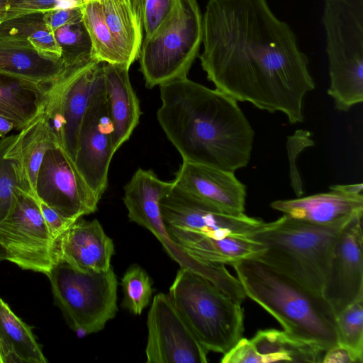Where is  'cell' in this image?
I'll use <instances>...</instances> for the list:
<instances>
[{"instance_id":"1","label":"cell","mask_w":363,"mask_h":363,"mask_svg":"<svg viewBox=\"0 0 363 363\" xmlns=\"http://www.w3.org/2000/svg\"><path fill=\"white\" fill-rule=\"evenodd\" d=\"M201 64L216 89L237 101L303 121L315 89L308 59L267 0H208L202 17Z\"/></svg>"},{"instance_id":"2","label":"cell","mask_w":363,"mask_h":363,"mask_svg":"<svg viewBox=\"0 0 363 363\" xmlns=\"http://www.w3.org/2000/svg\"><path fill=\"white\" fill-rule=\"evenodd\" d=\"M160 91L157 121L184 162L232 172L247 166L255 131L235 99L187 77Z\"/></svg>"},{"instance_id":"3","label":"cell","mask_w":363,"mask_h":363,"mask_svg":"<svg viewBox=\"0 0 363 363\" xmlns=\"http://www.w3.org/2000/svg\"><path fill=\"white\" fill-rule=\"evenodd\" d=\"M233 267L246 296L271 314L285 332L325 351L338 345L336 315L322 295L256 257Z\"/></svg>"},{"instance_id":"4","label":"cell","mask_w":363,"mask_h":363,"mask_svg":"<svg viewBox=\"0 0 363 363\" xmlns=\"http://www.w3.org/2000/svg\"><path fill=\"white\" fill-rule=\"evenodd\" d=\"M354 217L318 225L284 214L274 221L263 222L247 237L265 247L256 258L322 295L335 242Z\"/></svg>"},{"instance_id":"5","label":"cell","mask_w":363,"mask_h":363,"mask_svg":"<svg viewBox=\"0 0 363 363\" xmlns=\"http://www.w3.org/2000/svg\"><path fill=\"white\" fill-rule=\"evenodd\" d=\"M169 296L199 343L208 351L225 354L242 337L244 312L212 282L180 267Z\"/></svg>"},{"instance_id":"6","label":"cell","mask_w":363,"mask_h":363,"mask_svg":"<svg viewBox=\"0 0 363 363\" xmlns=\"http://www.w3.org/2000/svg\"><path fill=\"white\" fill-rule=\"evenodd\" d=\"M330 86L335 108L348 111L363 101V0H324Z\"/></svg>"},{"instance_id":"7","label":"cell","mask_w":363,"mask_h":363,"mask_svg":"<svg viewBox=\"0 0 363 363\" xmlns=\"http://www.w3.org/2000/svg\"><path fill=\"white\" fill-rule=\"evenodd\" d=\"M202 43V16L197 0H179L171 16L143 39L140 70L152 89L186 77Z\"/></svg>"},{"instance_id":"8","label":"cell","mask_w":363,"mask_h":363,"mask_svg":"<svg viewBox=\"0 0 363 363\" xmlns=\"http://www.w3.org/2000/svg\"><path fill=\"white\" fill-rule=\"evenodd\" d=\"M55 304L78 335L97 333L118 311V280L106 272H81L59 262L48 274Z\"/></svg>"},{"instance_id":"9","label":"cell","mask_w":363,"mask_h":363,"mask_svg":"<svg viewBox=\"0 0 363 363\" xmlns=\"http://www.w3.org/2000/svg\"><path fill=\"white\" fill-rule=\"evenodd\" d=\"M57 241L48 228L37 198L17 189L12 210L0 223V245L6 260L48 276L58 263Z\"/></svg>"},{"instance_id":"10","label":"cell","mask_w":363,"mask_h":363,"mask_svg":"<svg viewBox=\"0 0 363 363\" xmlns=\"http://www.w3.org/2000/svg\"><path fill=\"white\" fill-rule=\"evenodd\" d=\"M103 64L94 60L66 70L52 84L43 109L56 141L74 162L82 120L104 78Z\"/></svg>"},{"instance_id":"11","label":"cell","mask_w":363,"mask_h":363,"mask_svg":"<svg viewBox=\"0 0 363 363\" xmlns=\"http://www.w3.org/2000/svg\"><path fill=\"white\" fill-rule=\"evenodd\" d=\"M160 208L166 227L196 236L247 237L263 223L262 220L245 213L233 215L222 211L174 182L170 191L161 199Z\"/></svg>"},{"instance_id":"12","label":"cell","mask_w":363,"mask_h":363,"mask_svg":"<svg viewBox=\"0 0 363 363\" xmlns=\"http://www.w3.org/2000/svg\"><path fill=\"white\" fill-rule=\"evenodd\" d=\"M113 124L108 113L104 78L92 94L82 120L77 138L74 165L100 200L108 186V174L116 152Z\"/></svg>"},{"instance_id":"13","label":"cell","mask_w":363,"mask_h":363,"mask_svg":"<svg viewBox=\"0 0 363 363\" xmlns=\"http://www.w3.org/2000/svg\"><path fill=\"white\" fill-rule=\"evenodd\" d=\"M147 363H206L208 352L199 343L168 294L154 296L147 316Z\"/></svg>"},{"instance_id":"14","label":"cell","mask_w":363,"mask_h":363,"mask_svg":"<svg viewBox=\"0 0 363 363\" xmlns=\"http://www.w3.org/2000/svg\"><path fill=\"white\" fill-rule=\"evenodd\" d=\"M35 196L62 216L74 220L94 213L99 202L74 161L59 145L45 155L37 175Z\"/></svg>"},{"instance_id":"15","label":"cell","mask_w":363,"mask_h":363,"mask_svg":"<svg viewBox=\"0 0 363 363\" xmlns=\"http://www.w3.org/2000/svg\"><path fill=\"white\" fill-rule=\"evenodd\" d=\"M173 184L159 179L152 170L139 168L125 186L123 200L130 221L150 230L180 267L194 270L197 262L172 241L160 211V201Z\"/></svg>"},{"instance_id":"16","label":"cell","mask_w":363,"mask_h":363,"mask_svg":"<svg viewBox=\"0 0 363 363\" xmlns=\"http://www.w3.org/2000/svg\"><path fill=\"white\" fill-rule=\"evenodd\" d=\"M362 216L346 225L333 248L322 295L336 315L363 296Z\"/></svg>"},{"instance_id":"17","label":"cell","mask_w":363,"mask_h":363,"mask_svg":"<svg viewBox=\"0 0 363 363\" xmlns=\"http://www.w3.org/2000/svg\"><path fill=\"white\" fill-rule=\"evenodd\" d=\"M174 182L222 211L233 215L245 213L246 186L234 172L183 161Z\"/></svg>"},{"instance_id":"18","label":"cell","mask_w":363,"mask_h":363,"mask_svg":"<svg viewBox=\"0 0 363 363\" xmlns=\"http://www.w3.org/2000/svg\"><path fill=\"white\" fill-rule=\"evenodd\" d=\"M112 239L97 219L76 220L57 240L59 262L81 272H106L114 255Z\"/></svg>"},{"instance_id":"19","label":"cell","mask_w":363,"mask_h":363,"mask_svg":"<svg viewBox=\"0 0 363 363\" xmlns=\"http://www.w3.org/2000/svg\"><path fill=\"white\" fill-rule=\"evenodd\" d=\"M271 207L292 218L318 225H330L363 213V194L338 191L294 199L277 200Z\"/></svg>"},{"instance_id":"20","label":"cell","mask_w":363,"mask_h":363,"mask_svg":"<svg viewBox=\"0 0 363 363\" xmlns=\"http://www.w3.org/2000/svg\"><path fill=\"white\" fill-rule=\"evenodd\" d=\"M0 72L38 84H54L65 73L61 57L36 49L28 41L0 35Z\"/></svg>"},{"instance_id":"21","label":"cell","mask_w":363,"mask_h":363,"mask_svg":"<svg viewBox=\"0 0 363 363\" xmlns=\"http://www.w3.org/2000/svg\"><path fill=\"white\" fill-rule=\"evenodd\" d=\"M129 67L104 62V78L108 116L113 124V147L129 139L141 114L139 100L129 78Z\"/></svg>"},{"instance_id":"22","label":"cell","mask_w":363,"mask_h":363,"mask_svg":"<svg viewBox=\"0 0 363 363\" xmlns=\"http://www.w3.org/2000/svg\"><path fill=\"white\" fill-rule=\"evenodd\" d=\"M166 228L178 247L203 263L233 266L242 259L257 257L265 250L262 244L248 237L213 238L193 235L173 228Z\"/></svg>"},{"instance_id":"23","label":"cell","mask_w":363,"mask_h":363,"mask_svg":"<svg viewBox=\"0 0 363 363\" xmlns=\"http://www.w3.org/2000/svg\"><path fill=\"white\" fill-rule=\"evenodd\" d=\"M52 85L0 72V115L23 130L43 111Z\"/></svg>"},{"instance_id":"24","label":"cell","mask_w":363,"mask_h":363,"mask_svg":"<svg viewBox=\"0 0 363 363\" xmlns=\"http://www.w3.org/2000/svg\"><path fill=\"white\" fill-rule=\"evenodd\" d=\"M96 1L125 64L130 67L138 59L143 42V27L135 1Z\"/></svg>"},{"instance_id":"25","label":"cell","mask_w":363,"mask_h":363,"mask_svg":"<svg viewBox=\"0 0 363 363\" xmlns=\"http://www.w3.org/2000/svg\"><path fill=\"white\" fill-rule=\"evenodd\" d=\"M0 357L1 363H45L48 360L31 328L0 298Z\"/></svg>"},{"instance_id":"26","label":"cell","mask_w":363,"mask_h":363,"mask_svg":"<svg viewBox=\"0 0 363 363\" xmlns=\"http://www.w3.org/2000/svg\"><path fill=\"white\" fill-rule=\"evenodd\" d=\"M263 363L322 362L325 351L318 345L298 339L284 330H258L250 340Z\"/></svg>"},{"instance_id":"27","label":"cell","mask_w":363,"mask_h":363,"mask_svg":"<svg viewBox=\"0 0 363 363\" xmlns=\"http://www.w3.org/2000/svg\"><path fill=\"white\" fill-rule=\"evenodd\" d=\"M56 145L58 143L43 111L21 130L13 143L23 179L35 197L36 179L42 161L46 152Z\"/></svg>"},{"instance_id":"28","label":"cell","mask_w":363,"mask_h":363,"mask_svg":"<svg viewBox=\"0 0 363 363\" xmlns=\"http://www.w3.org/2000/svg\"><path fill=\"white\" fill-rule=\"evenodd\" d=\"M17 135H12L0 139V223L13 207L16 190L22 189L30 193L13 147ZM3 260H6V253L0 245V262Z\"/></svg>"},{"instance_id":"29","label":"cell","mask_w":363,"mask_h":363,"mask_svg":"<svg viewBox=\"0 0 363 363\" xmlns=\"http://www.w3.org/2000/svg\"><path fill=\"white\" fill-rule=\"evenodd\" d=\"M0 35L26 40L40 51L61 57L60 48L46 26L43 12L4 20L0 23Z\"/></svg>"},{"instance_id":"30","label":"cell","mask_w":363,"mask_h":363,"mask_svg":"<svg viewBox=\"0 0 363 363\" xmlns=\"http://www.w3.org/2000/svg\"><path fill=\"white\" fill-rule=\"evenodd\" d=\"M52 33L60 48L65 72L96 60L91 39L82 18L62 25Z\"/></svg>"},{"instance_id":"31","label":"cell","mask_w":363,"mask_h":363,"mask_svg":"<svg viewBox=\"0 0 363 363\" xmlns=\"http://www.w3.org/2000/svg\"><path fill=\"white\" fill-rule=\"evenodd\" d=\"M77 4L82 9V21L91 39L95 58L99 62L126 65L104 22L98 2L77 0Z\"/></svg>"},{"instance_id":"32","label":"cell","mask_w":363,"mask_h":363,"mask_svg":"<svg viewBox=\"0 0 363 363\" xmlns=\"http://www.w3.org/2000/svg\"><path fill=\"white\" fill-rule=\"evenodd\" d=\"M121 285L123 293L121 306L130 313L140 315L150 304L153 293L150 276L140 265L134 264L124 273Z\"/></svg>"},{"instance_id":"33","label":"cell","mask_w":363,"mask_h":363,"mask_svg":"<svg viewBox=\"0 0 363 363\" xmlns=\"http://www.w3.org/2000/svg\"><path fill=\"white\" fill-rule=\"evenodd\" d=\"M338 344L363 357V296L336 315Z\"/></svg>"},{"instance_id":"34","label":"cell","mask_w":363,"mask_h":363,"mask_svg":"<svg viewBox=\"0 0 363 363\" xmlns=\"http://www.w3.org/2000/svg\"><path fill=\"white\" fill-rule=\"evenodd\" d=\"M145 36L152 35L176 11L179 0H135Z\"/></svg>"},{"instance_id":"35","label":"cell","mask_w":363,"mask_h":363,"mask_svg":"<svg viewBox=\"0 0 363 363\" xmlns=\"http://www.w3.org/2000/svg\"><path fill=\"white\" fill-rule=\"evenodd\" d=\"M313 145L311 133L306 130H296L293 135L287 137L286 150L289 163L290 184L297 197H301L303 194V182L296 166L297 157L305 148Z\"/></svg>"},{"instance_id":"36","label":"cell","mask_w":363,"mask_h":363,"mask_svg":"<svg viewBox=\"0 0 363 363\" xmlns=\"http://www.w3.org/2000/svg\"><path fill=\"white\" fill-rule=\"evenodd\" d=\"M76 5L77 0H9L4 20L29 13H45Z\"/></svg>"},{"instance_id":"37","label":"cell","mask_w":363,"mask_h":363,"mask_svg":"<svg viewBox=\"0 0 363 363\" xmlns=\"http://www.w3.org/2000/svg\"><path fill=\"white\" fill-rule=\"evenodd\" d=\"M222 363H263L250 340L242 337L235 346L223 354Z\"/></svg>"},{"instance_id":"38","label":"cell","mask_w":363,"mask_h":363,"mask_svg":"<svg viewBox=\"0 0 363 363\" xmlns=\"http://www.w3.org/2000/svg\"><path fill=\"white\" fill-rule=\"evenodd\" d=\"M40 208L48 228L55 239L59 238L77 220L67 218L59 212L39 201Z\"/></svg>"},{"instance_id":"39","label":"cell","mask_w":363,"mask_h":363,"mask_svg":"<svg viewBox=\"0 0 363 363\" xmlns=\"http://www.w3.org/2000/svg\"><path fill=\"white\" fill-rule=\"evenodd\" d=\"M82 18V9L79 4L69 8L55 9L44 13L46 26L51 32L62 25Z\"/></svg>"},{"instance_id":"40","label":"cell","mask_w":363,"mask_h":363,"mask_svg":"<svg viewBox=\"0 0 363 363\" xmlns=\"http://www.w3.org/2000/svg\"><path fill=\"white\" fill-rule=\"evenodd\" d=\"M323 363H362L363 357L359 356L350 348L337 345L325 351Z\"/></svg>"},{"instance_id":"41","label":"cell","mask_w":363,"mask_h":363,"mask_svg":"<svg viewBox=\"0 0 363 363\" xmlns=\"http://www.w3.org/2000/svg\"><path fill=\"white\" fill-rule=\"evenodd\" d=\"M330 190L338 191L345 194L351 195H358L362 194L363 184L362 183L353 184H335L330 187Z\"/></svg>"},{"instance_id":"42","label":"cell","mask_w":363,"mask_h":363,"mask_svg":"<svg viewBox=\"0 0 363 363\" xmlns=\"http://www.w3.org/2000/svg\"><path fill=\"white\" fill-rule=\"evenodd\" d=\"M13 129H15L13 122L11 119L0 115V137H5Z\"/></svg>"},{"instance_id":"43","label":"cell","mask_w":363,"mask_h":363,"mask_svg":"<svg viewBox=\"0 0 363 363\" xmlns=\"http://www.w3.org/2000/svg\"><path fill=\"white\" fill-rule=\"evenodd\" d=\"M9 0H0V23L3 21L6 15Z\"/></svg>"},{"instance_id":"44","label":"cell","mask_w":363,"mask_h":363,"mask_svg":"<svg viewBox=\"0 0 363 363\" xmlns=\"http://www.w3.org/2000/svg\"><path fill=\"white\" fill-rule=\"evenodd\" d=\"M0 363H1V357H0Z\"/></svg>"}]
</instances>
